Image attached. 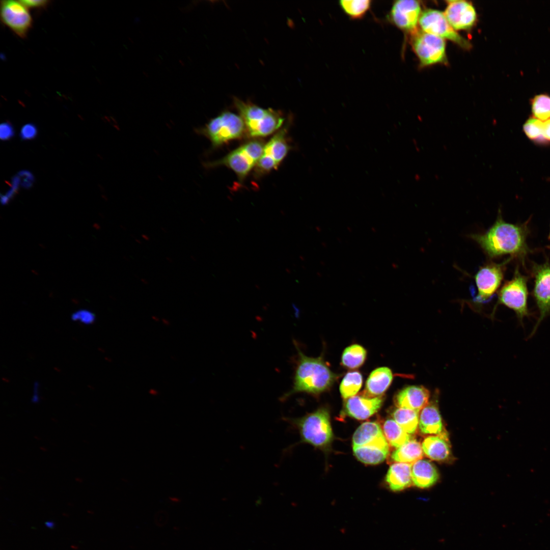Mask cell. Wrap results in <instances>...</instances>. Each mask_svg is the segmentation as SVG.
Segmentation results:
<instances>
[{"label":"cell","mask_w":550,"mask_h":550,"mask_svg":"<svg viewBox=\"0 0 550 550\" xmlns=\"http://www.w3.org/2000/svg\"><path fill=\"white\" fill-rule=\"evenodd\" d=\"M528 221L522 224L505 222L501 212L493 224L485 232L473 234L470 237L475 241L490 258L505 255L516 258L525 265V258L531 249L527 243L530 230Z\"/></svg>","instance_id":"obj_1"},{"label":"cell","mask_w":550,"mask_h":550,"mask_svg":"<svg viewBox=\"0 0 550 550\" xmlns=\"http://www.w3.org/2000/svg\"><path fill=\"white\" fill-rule=\"evenodd\" d=\"M295 346L298 358L293 386L290 391L282 396V401L296 393H320L331 387L337 378V375L330 370L321 357H309L303 353L296 344Z\"/></svg>","instance_id":"obj_2"},{"label":"cell","mask_w":550,"mask_h":550,"mask_svg":"<svg viewBox=\"0 0 550 550\" xmlns=\"http://www.w3.org/2000/svg\"><path fill=\"white\" fill-rule=\"evenodd\" d=\"M234 102L246 132L252 137L271 134L280 128L284 121L281 114L272 109H264L238 98H235Z\"/></svg>","instance_id":"obj_3"},{"label":"cell","mask_w":550,"mask_h":550,"mask_svg":"<svg viewBox=\"0 0 550 550\" xmlns=\"http://www.w3.org/2000/svg\"><path fill=\"white\" fill-rule=\"evenodd\" d=\"M285 420L298 430L303 442L322 448L328 445L333 439L329 415L325 408H320L300 418Z\"/></svg>","instance_id":"obj_4"},{"label":"cell","mask_w":550,"mask_h":550,"mask_svg":"<svg viewBox=\"0 0 550 550\" xmlns=\"http://www.w3.org/2000/svg\"><path fill=\"white\" fill-rule=\"evenodd\" d=\"M196 131L207 137L213 147H218L232 140L240 138L246 131L244 122L239 115L225 112L211 119Z\"/></svg>","instance_id":"obj_5"},{"label":"cell","mask_w":550,"mask_h":550,"mask_svg":"<svg viewBox=\"0 0 550 550\" xmlns=\"http://www.w3.org/2000/svg\"><path fill=\"white\" fill-rule=\"evenodd\" d=\"M528 277L522 274L517 266L513 278L506 282L498 292L497 305H503L515 313L521 324L530 316L528 307Z\"/></svg>","instance_id":"obj_6"},{"label":"cell","mask_w":550,"mask_h":550,"mask_svg":"<svg viewBox=\"0 0 550 550\" xmlns=\"http://www.w3.org/2000/svg\"><path fill=\"white\" fill-rule=\"evenodd\" d=\"M264 146L262 143L257 140L249 142L224 158L207 163L206 167L226 166L232 170L242 180L256 166L262 154Z\"/></svg>","instance_id":"obj_7"},{"label":"cell","mask_w":550,"mask_h":550,"mask_svg":"<svg viewBox=\"0 0 550 550\" xmlns=\"http://www.w3.org/2000/svg\"><path fill=\"white\" fill-rule=\"evenodd\" d=\"M411 44L423 66L446 62V42L442 38L418 30L411 35Z\"/></svg>","instance_id":"obj_8"},{"label":"cell","mask_w":550,"mask_h":550,"mask_svg":"<svg viewBox=\"0 0 550 550\" xmlns=\"http://www.w3.org/2000/svg\"><path fill=\"white\" fill-rule=\"evenodd\" d=\"M532 274L534 284L532 294L539 312V317L530 336L534 335L539 324L550 316V264L548 260L544 263H533Z\"/></svg>","instance_id":"obj_9"},{"label":"cell","mask_w":550,"mask_h":550,"mask_svg":"<svg viewBox=\"0 0 550 550\" xmlns=\"http://www.w3.org/2000/svg\"><path fill=\"white\" fill-rule=\"evenodd\" d=\"M419 24L426 33L449 40L464 49L471 47L470 42L453 28L444 13L439 10L432 9L424 10L421 14Z\"/></svg>","instance_id":"obj_10"},{"label":"cell","mask_w":550,"mask_h":550,"mask_svg":"<svg viewBox=\"0 0 550 550\" xmlns=\"http://www.w3.org/2000/svg\"><path fill=\"white\" fill-rule=\"evenodd\" d=\"M512 259L508 258L500 263L489 262L479 269L474 276L477 290L475 301H487L497 292L503 280L506 266Z\"/></svg>","instance_id":"obj_11"},{"label":"cell","mask_w":550,"mask_h":550,"mask_svg":"<svg viewBox=\"0 0 550 550\" xmlns=\"http://www.w3.org/2000/svg\"><path fill=\"white\" fill-rule=\"evenodd\" d=\"M421 13L419 1L398 0L392 4L388 18L397 28L411 35L419 30L417 26Z\"/></svg>","instance_id":"obj_12"},{"label":"cell","mask_w":550,"mask_h":550,"mask_svg":"<svg viewBox=\"0 0 550 550\" xmlns=\"http://www.w3.org/2000/svg\"><path fill=\"white\" fill-rule=\"evenodd\" d=\"M27 8L20 1L1 2L2 21L21 38L26 36L32 25V18Z\"/></svg>","instance_id":"obj_13"},{"label":"cell","mask_w":550,"mask_h":550,"mask_svg":"<svg viewBox=\"0 0 550 550\" xmlns=\"http://www.w3.org/2000/svg\"><path fill=\"white\" fill-rule=\"evenodd\" d=\"M285 130H281L264 146L262 154L256 165L259 173L268 172L277 168L289 151Z\"/></svg>","instance_id":"obj_14"},{"label":"cell","mask_w":550,"mask_h":550,"mask_svg":"<svg viewBox=\"0 0 550 550\" xmlns=\"http://www.w3.org/2000/svg\"><path fill=\"white\" fill-rule=\"evenodd\" d=\"M444 15L455 31L471 29L477 21L475 7L466 1H447Z\"/></svg>","instance_id":"obj_15"},{"label":"cell","mask_w":550,"mask_h":550,"mask_svg":"<svg viewBox=\"0 0 550 550\" xmlns=\"http://www.w3.org/2000/svg\"><path fill=\"white\" fill-rule=\"evenodd\" d=\"M382 397H370L365 395L354 396L348 398L345 403V412L349 416L358 420L368 419L381 407Z\"/></svg>","instance_id":"obj_16"},{"label":"cell","mask_w":550,"mask_h":550,"mask_svg":"<svg viewBox=\"0 0 550 550\" xmlns=\"http://www.w3.org/2000/svg\"><path fill=\"white\" fill-rule=\"evenodd\" d=\"M430 392L421 386H410L403 388L395 396V402L398 407L420 411L429 402Z\"/></svg>","instance_id":"obj_17"},{"label":"cell","mask_w":550,"mask_h":550,"mask_svg":"<svg viewBox=\"0 0 550 550\" xmlns=\"http://www.w3.org/2000/svg\"><path fill=\"white\" fill-rule=\"evenodd\" d=\"M355 457L361 462L368 464H376L383 461L389 453V445L385 436L369 444L353 446Z\"/></svg>","instance_id":"obj_18"},{"label":"cell","mask_w":550,"mask_h":550,"mask_svg":"<svg viewBox=\"0 0 550 550\" xmlns=\"http://www.w3.org/2000/svg\"><path fill=\"white\" fill-rule=\"evenodd\" d=\"M419 428L423 434H436L447 438L436 402L431 401L420 410Z\"/></svg>","instance_id":"obj_19"},{"label":"cell","mask_w":550,"mask_h":550,"mask_svg":"<svg viewBox=\"0 0 550 550\" xmlns=\"http://www.w3.org/2000/svg\"><path fill=\"white\" fill-rule=\"evenodd\" d=\"M411 473L413 483L420 488L432 486L439 478L435 466L425 459H420L411 464Z\"/></svg>","instance_id":"obj_20"},{"label":"cell","mask_w":550,"mask_h":550,"mask_svg":"<svg viewBox=\"0 0 550 550\" xmlns=\"http://www.w3.org/2000/svg\"><path fill=\"white\" fill-rule=\"evenodd\" d=\"M392 379L393 374L390 368L383 367L374 370L366 381L364 395L370 397L380 396L389 387Z\"/></svg>","instance_id":"obj_21"},{"label":"cell","mask_w":550,"mask_h":550,"mask_svg":"<svg viewBox=\"0 0 550 550\" xmlns=\"http://www.w3.org/2000/svg\"><path fill=\"white\" fill-rule=\"evenodd\" d=\"M386 481L390 488L399 491L409 487L413 483L411 464L396 462L390 467Z\"/></svg>","instance_id":"obj_22"},{"label":"cell","mask_w":550,"mask_h":550,"mask_svg":"<svg viewBox=\"0 0 550 550\" xmlns=\"http://www.w3.org/2000/svg\"><path fill=\"white\" fill-rule=\"evenodd\" d=\"M423 453L430 459L436 461H444L451 454V448L448 438L440 435H432L426 437L422 442Z\"/></svg>","instance_id":"obj_23"},{"label":"cell","mask_w":550,"mask_h":550,"mask_svg":"<svg viewBox=\"0 0 550 550\" xmlns=\"http://www.w3.org/2000/svg\"><path fill=\"white\" fill-rule=\"evenodd\" d=\"M423 451L422 445L415 439H410L392 453V459L396 462L412 464L421 459Z\"/></svg>","instance_id":"obj_24"},{"label":"cell","mask_w":550,"mask_h":550,"mask_svg":"<svg viewBox=\"0 0 550 550\" xmlns=\"http://www.w3.org/2000/svg\"><path fill=\"white\" fill-rule=\"evenodd\" d=\"M384 436L380 426L376 422H365L355 430L352 437L353 446H360L369 444Z\"/></svg>","instance_id":"obj_25"},{"label":"cell","mask_w":550,"mask_h":550,"mask_svg":"<svg viewBox=\"0 0 550 550\" xmlns=\"http://www.w3.org/2000/svg\"><path fill=\"white\" fill-rule=\"evenodd\" d=\"M383 432L388 443L398 448L411 439L410 435L407 433L394 419L385 421L383 426Z\"/></svg>","instance_id":"obj_26"},{"label":"cell","mask_w":550,"mask_h":550,"mask_svg":"<svg viewBox=\"0 0 550 550\" xmlns=\"http://www.w3.org/2000/svg\"><path fill=\"white\" fill-rule=\"evenodd\" d=\"M419 411L398 407L393 413L394 420L409 434L415 433L419 427Z\"/></svg>","instance_id":"obj_27"},{"label":"cell","mask_w":550,"mask_h":550,"mask_svg":"<svg viewBox=\"0 0 550 550\" xmlns=\"http://www.w3.org/2000/svg\"><path fill=\"white\" fill-rule=\"evenodd\" d=\"M339 5L342 11L351 19L363 18L370 9V0H341Z\"/></svg>","instance_id":"obj_28"},{"label":"cell","mask_w":550,"mask_h":550,"mask_svg":"<svg viewBox=\"0 0 550 550\" xmlns=\"http://www.w3.org/2000/svg\"><path fill=\"white\" fill-rule=\"evenodd\" d=\"M366 349L358 344H353L346 347L342 355V364L349 369H355L361 366L366 358Z\"/></svg>","instance_id":"obj_29"},{"label":"cell","mask_w":550,"mask_h":550,"mask_svg":"<svg viewBox=\"0 0 550 550\" xmlns=\"http://www.w3.org/2000/svg\"><path fill=\"white\" fill-rule=\"evenodd\" d=\"M363 383L361 374L358 371L347 373L340 386V391L344 399L354 396L360 390Z\"/></svg>","instance_id":"obj_30"},{"label":"cell","mask_w":550,"mask_h":550,"mask_svg":"<svg viewBox=\"0 0 550 550\" xmlns=\"http://www.w3.org/2000/svg\"><path fill=\"white\" fill-rule=\"evenodd\" d=\"M532 114L535 118L545 121L550 118V96L541 94L531 99Z\"/></svg>","instance_id":"obj_31"},{"label":"cell","mask_w":550,"mask_h":550,"mask_svg":"<svg viewBox=\"0 0 550 550\" xmlns=\"http://www.w3.org/2000/svg\"><path fill=\"white\" fill-rule=\"evenodd\" d=\"M543 122L535 118H529L523 126L526 135L531 140L538 142H545L542 136Z\"/></svg>","instance_id":"obj_32"},{"label":"cell","mask_w":550,"mask_h":550,"mask_svg":"<svg viewBox=\"0 0 550 550\" xmlns=\"http://www.w3.org/2000/svg\"><path fill=\"white\" fill-rule=\"evenodd\" d=\"M73 321H78L85 324L93 323L95 320L94 313L87 310H80L74 313L71 316Z\"/></svg>","instance_id":"obj_33"},{"label":"cell","mask_w":550,"mask_h":550,"mask_svg":"<svg viewBox=\"0 0 550 550\" xmlns=\"http://www.w3.org/2000/svg\"><path fill=\"white\" fill-rule=\"evenodd\" d=\"M37 134V128L33 123H28L23 125L20 132V136L23 140L34 139Z\"/></svg>","instance_id":"obj_34"},{"label":"cell","mask_w":550,"mask_h":550,"mask_svg":"<svg viewBox=\"0 0 550 550\" xmlns=\"http://www.w3.org/2000/svg\"><path fill=\"white\" fill-rule=\"evenodd\" d=\"M17 175L21 180V185L29 189L32 187L34 182V177L31 172L28 170H22L18 173Z\"/></svg>","instance_id":"obj_35"},{"label":"cell","mask_w":550,"mask_h":550,"mask_svg":"<svg viewBox=\"0 0 550 550\" xmlns=\"http://www.w3.org/2000/svg\"><path fill=\"white\" fill-rule=\"evenodd\" d=\"M14 135V128L9 122H4L0 126V138L6 141L11 139Z\"/></svg>","instance_id":"obj_36"},{"label":"cell","mask_w":550,"mask_h":550,"mask_svg":"<svg viewBox=\"0 0 550 550\" xmlns=\"http://www.w3.org/2000/svg\"><path fill=\"white\" fill-rule=\"evenodd\" d=\"M20 2L28 8H42L48 5L49 1L44 0H24Z\"/></svg>","instance_id":"obj_37"},{"label":"cell","mask_w":550,"mask_h":550,"mask_svg":"<svg viewBox=\"0 0 550 550\" xmlns=\"http://www.w3.org/2000/svg\"><path fill=\"white\" fill-rule=\"evenodd\" d=\"M20 184L21 180L19 177L18 175L14 176L12 180V186L5 195L10 200L17 191Z\"/></svg>","instance_id":"obj_38"},{"label":"cell","mask_w":550,"mask_h":550,"mask_svg":"<svg viewBox=\"0 0 550 550\" xmlns=\"http://www.w3.org/2000/svg\"><path fill=\"white\" fill-rule=\"evenodd\" d=\"M542 136L545 141H550V119L543 123Z\"/></svg>","instance_id":"obj_39"},{"label":"cell","mask_w":550,"mask_h":550,"mask_svg":"<svg viewBox=\"0 0 550 550\" xmlns=\"http://www.w3.org/2000/svg\"><path fill=\"white\" fill-rule=\"evenodd\" d=\"M548 238L550 240V229H549V234H548Z\"/></svg>","instance_id":"obj_40"},{"label":"cell","mask_w":550,"mask_h":550,"mask_svg":"<svg viewBox=\"0 0 550 550\" xmlns=\"http://www.w3.org/2000/svg\"><path fill=\"white\" fill-rule=\"evenodd\" d=\"M548 249L550 250V245L547 246Z\"/></svg>","instance_id":"obj_41"}]
</instances>
